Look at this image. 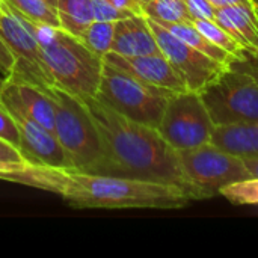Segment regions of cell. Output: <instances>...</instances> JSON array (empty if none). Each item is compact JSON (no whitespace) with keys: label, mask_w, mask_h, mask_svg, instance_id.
<instances>
[{"label":"cell","mask_w":258,"mask_h":258,"mask_svg":"<svg viewBox=\"0 0 258 258\" xmlns=\"http://www.w3.org/2000/svg\"><path fill=\"white\" fill-rule=\"evenodd\" d=\"M255 12H257V20H258V8L257 6H255ZM252 53H257L258 54V36H257V42H255V50H254Z\"/></svg>","instance_id":"31"},{"label":"cell","mask_w":258,"mask_h":258,"mask_svg":"<svg viewBox=\"0 0 258 258\" xmlns=\"http://www.w3.org/2000/svg\"><path fill=\"white\" fill-rule=\"evenodd\" d=\"M2 85H3V77L0 79V89H2Z\"/></svg>","instance_id":"35"},{"label":"cell","mask_w":258,"mask_h":258,"mask_svg":"<svg viewBox=\"0 0 258 258\" xmlns=\"http://www.w3.org/2000/svg\"><path fill=\"white\" fill-rule=\"evenodd\" d=\"M12 65H14L12 54H11V51L8 50V47L5 45V42L0 38V71L3 74V77H6L11 73Z\"/></svg>","instance_id":"27"},{"label":"cell","mask_w":258,"mask_h":258,"mask_svg":"<svg viewBox=\"0 0 258 258\" xmlns=\"http://www.w3.org/2000/svg\"><path fill=\"white\" fill-rule=\"evenodd\" d=\"M92 12H94V20L112 21V23H115L121 18H125L128 15H133L132 12L118 9L109 0H92Z\"/></svg>","instance_id":"23"},{"label":"cell","mask_w":258,"mask_h":258,"mask_svg":"<svg viewBox=\"0 0 258 258\" xmlns=\"http://www.w3.org/2000/svg\"><path fill=\"white\" fill-rule=\"evenodd\" d=\"M200 95L215 122H258V54L234 56Z\"/></svg>","instance_id":"4"},{"label":"cell","mask_w":258,"mask_h":258,"mask_svg":"<svg viewBox=\"0 0 258 258\" xmlns=\"http://www.w3.org/2000/svg\"><path fill=\"white\" fill-rule=\"evenodd\" d=\"M118 9L132 12V14H142V6L136 0H109Z\"/></svg>","instance_id":"28"},{"label":"cell","mask_w":258,"mask_h":258,"mask_svg":"<svg viewBox=\"0 0 258 258\" xmlns=\"http://www.w3.org/2000/svg\"><path fill=\"white\" fill-rule=\"evenodd\" d=\"M0 162H26L20 150L0 138Z\"/></svg>","instance_id":"26"},{"label":"cell","mask_w":258,"mask_h":258,"mask_svg":"<svg viewBox=\"0 0 258 258\" xmlns=\"http://www.w3.org/2000/svg\"><path fill=\"white\" fill-rule=\"evenodd\" d=\"M150 27L156 36L160 51L172 63V67L183 77L189 91H203L209 83H212L225 65L213 60L197 48L190 47L175 35H172L166 27L148 18Z\"/></svg>","instance_id":"10"},{"label":"cell","mask_w":258,"mask_h":258,"mask_svg":"<svg viewBox=\"0 0 258 258\" xmlns=\"http://www.w3.org/2000/svg\"><path fill=\"white\" fill-rule=\"evenodd\" d=\"M0 38L14 59L12 70L6 79L30 83L42 89L54 86L36 35L29 23L5 0L0 2Z\"/></svg>","instance_id":"7"},{"label":"cell","mask_w":258,"mask_h":258,"mask_svg":"<svg viewBox=\"0 0 258 258\" xmlns=\"http://www.w3.org/2000/svg\"><path fill=\"white\" fill-rule=\"evenodd\" d=\"M0 2H2V0H0Z\"/></svg>","instance_id":"36"},{"label":"cell","mask_w":258,"mask_h":258,"mask_svg":"<svg viewBox=\"0 0 258 258\" xmlns=\"http://www.w3.org/2000/svg\"><path fill=\"white\" fill-rule=\"evenodd\" d=\"M243 162H245V166L248 168L251 177H258V156L245 157Z\"/></svg>","instance_id":"29"},{"label":"cell","mask_w":258,"mask_h":258,"mask_svg":"<svg viewBox=\"0 0 258 258\" xmlns=\"http://www.w3.org/2000/svg\"><path fill=\"white\" fill-rule=\"evenodd\" d=\"M0 138L5 139L6 142L15 145L17 148L20 145V136H18L17 125H15L12 116L9 115V112L6 110V107L2 103H0Z\"/></svg>","instance_id":"24"},{"label":"cell","mask_w":258,"mask_h":258,"mask_svg":"<svg viewBox=\"0 0 258 258\" xmlns=\"http://www.w3.org/2000/svg\"><path fill=\"white\" fill-rule=\"evenodd\" d=\"M103 60L148 85L165 88L172 92H181L187 89L183 77L162 51L142 56H121L109 51Z\"/></svg>","instance_id":"12"},{"label":"cell","mask_w":258,"mask_h":258,"mask_svg":"<svg viewBox=\"0 0 258 258\" xmlns=\"http://www.w3.org/2000/svg\"><path fill=\"white\" fill-rule=\"evenodd\" d=\"M210 142L242 159L258 156V122L215 125Z\"/></svg>","instance_id":"15"},{"label":"cell","mask_w":258,"mask_h":258,"mask_svg":"<svg viewBox=\"0 0 258 258\" xmlns=\"http://www.w3.org/2000/svg\"><path fill=\"white\" fill-rule=\"evenodd\" d=\"M50 6H53V8H56V5H57V0H45Z\"/></svg>","instance_id":"32"},{"label":"cell","mask_w":258,"mask_h":258,"mask_svg":"<svg viewBox=\"0 0 258 258\" xmlns=\"http://www.w3.org/2000/svg\"><path fill=\"white\" fill-rule=\"evenodd\" d=\"M47 91L54 110L53 133L65 153L68 168L94 172L103 156L101 142L82 98L57 86H51Z\"/></svg>","instance_id":"5"},{"label":"cell","mask_w":258,"mask_h":258,"mask_svg":"<svg viewBox=\"0 0 258 258\" xmlns=\"http://www.w3.org/2000/svg\"><path fill=\"white\" fill-rule=\"evenodd\" d=\"M251 2H252V3H254V5L258 8V0H251Z\"/></svg>","instance_id":"34"},{"label":"cell","mask_w":258,"mask_h":258,"mask_svg":"<svg viewBox=\"0 0 258 258\" xmlns=\"http://www.w3.org/2000/svg\"><path fill=\"white\" fill-rule=\"evenodd\" d=\"M219 195L234 206L258 204V177H249L246 180L228 184L221 190Z\"/></svg>","instance_id":"22"},{"label":"cell","mask_w":258,"mask_h":258,"mask_svg":"<svg viewBox=\"0 0 258 258\" xmlns=\"http://www.w3.org/2000/svg\"><path fill=\"white\" fill-rule=\"evenodd\" d=\"M186 5L194 20H215L216 8L209 0H186Z\"/></svg>","instance_id":"25"},{"label":"cell","mask_w":258,"mask_h":258,"mask_svg":"<svg viewBox=\"0 0 258 258\" xmlns=\"http://www.w3.org/2000/svg\"><path fill=\"white\" fill-rule=\"evenodd\" d=\"M5 2L15 12H18L20 15H23L26 20L32 23L59 27L56 8L50 6L45 0H5Z\"/></svg>","instance_id":"20"},{"label":"cell","mask_w":258,"mask_h":258,"mask_svg":"<svg viewBox=\"0 0 258 258\" xmlns=\"http://www.w3.org/2000/svg\"><path fill=\"white\" fill-rule=\"evenodd\" d=\"M210 5L213 8H225V6H231V5H237V3H246V2H251V0H209Z\"/></svg>","instance_id":"30"},{"label":"cell","mask_w":258,"mask_h":258,"mask_svg":"<svg viewBox=\"0 0 258 258\" xmlns=\"http://www.w3.org/2000/svg\"><path fill=\"white\" fill-rule=\"evenodd\" d=\"M215 21L224 30H227L243 48L248 51L255 50L258 20L255 5L252 2L218 8L215 12Z\"/></svg>","instance_id":"14"},{"label":"cell","mask_w":258,"mask_h":258,"mask_svg":"<svg viewBox=\"0 0 258 258\" xmlns=\"http://www.w3.org/2000/svg\"><path fill=\"white\" fill-rule=\"evenodd\" d=\"M160 24V23H159ZM163 27H166L172 35H175L177 38H180L181 41H184L186 44H189L190 47L197 48L198 51L204 53L206 56L212 57L213 60L227 65L234 56L227 53L225 50H222L221 47L215 45L212 41H209L195 26L194 23H166L162 24Z\"/></svg>","instance_id":"17"},{"label":"cell","mask_w":258,"mask_h":258,"mask_svg":"<svg viewBox=\"0 0 258 258\" xmlns=\"http://www.w3.org/2000/svg\"><path fill=\"white\" fill-rule=\"evenodd\" d=\"M142 14L160 24L194 21L186 0H150L142 6Z\"/></svg>","instance_id":"18"},{"label":"cell","mask_w":258,"mask_h":258,"mask_svg":"<svg viewBox=\"0 0 258 258\" xmlns=\"http://www.w3.org/2000/svg\"><path fill=\"white\" fill-rule=\"evenodd\" d=\"M26 21L36 35L54 86L79 98L95 97L101 82L103 59L60 27Z\"/></svg>","instance_id":"3"},{"label":"cell","mask_w":258,"mask_h":258,"mask_svg":"<svg viewBox=\"0 0 258 258\" xmlns=\"http://www.w3.org/2000/svg\"><path fill=\"white\" fill-rule=\"evenodd\" d=\"M56 12L59 27L77 38L94 21L92 0H57Z\"/></svg>","instance_id":"16"},{"label":"cell","mask_w":258,"mask_h":258,"mask_svg":"<svg viewBox=\"0 0 258 258\" xmlns=\"http://www.w3.org/2000/svg\"><path fill=\"white\" fill-rule=\"evenodd\" d=\"M101 142V160L91 174L127 177L172 184L200 201L186 177L178 153L157 128L132 121L97 97L82 98Z\"/></svg>","instance_id":"1"},{"label":"cell","mask_w":258,"mask_h":258,"mask_svg":"<svg viewBox=\"0 0 258 258\" xmlns=\"http://www.w3.org/2000/svg\"><path fill=\"white\" fill-rule=\"evenodd\" d=\"M177 153L200 201L215 198L225 186L251 177L242 157L233 156L212 142Z\"/></svg>","instance_id":"8"},{"label":"cell","mask_w":258,"mask_h":258,"mask_svg":"<svg viewBox=\"0 0 258 258\" xmlns=\"http://www.w3.org/2000/svg\"><path fill=\"white\" fill-rule=\"evenodd\" d=\"M0 103L6 107L17 125L20 136L18 150L27 163L68 168L65 153L51 130L27 116L12 100L0 95Z\"/></svg>","instance_id":"11"},{"label":"cell","mask_w":258,"mask_h":258,"mask_svg":"<svg viewBox=\"0 0 258 258\" xmlns=\"http://www.w3.org/2000/svg\"><path fill=\"white\" fill-rule=\"evenodd\" d=\"M115 23L112 21H100L94 20L88 24V27L82 32L79 39L98 57H104L112 47Z\"/></svg>","instance_id":"19"},{"label":"cell","mask_w":258,"mask_h":258,"mask_svg":"<svg viewBox=\"0 0 258 258\" xmlns=\"http://www.w3.org/2000/svg\"><path fill=\"white\" fill-rule=\"evenodd\" d=\"M110 51L121 56L160 53L148 18L144 14H133L115 21Z\"/></svg>","instance_id":"13"},{"label":"cell","mask_w":258,"mask_h":258,"mask_svg":"<svg viewBox=\"0 0 258 258\" xmlns=\"http://www.w3.org/2000/svg\"><path fill=\"white\" fill-rule=\"evenodd\" d=\"M215 122L197 91L174 92L157 125L162 138L175 150L184 151L209 144Z\"/></svg>","instance_id":"9"},{"label":"cell","mask_w":258,"mask_h":258,"mask_svg":"<svg viewBox=\"0 0 258 258\" xmlns=\"http://www.w3.org/2000/svg\"><path fill=\"white\" fill-rule=\"evenodd\" d=\"M194 26L215 45L221 47L233 56H240L246 48H243L227 30H224L215 20H194Z\"/></svg>","instance_id":"21"},{"label":"cell","mask_w":258,"mask_h":258,"mask_svg":"<svg viewBox=\"0 0 258 258\" xmlns=\"http://www.w3.org/2000/svg\"><path fill=\"white\" fill-rule=\"evenodd\" d=\"M136 2H138V3H139L141 6H144V5H145V3H148L150 0H136Z\"/></svg>","instance_id":"33"},{"label":"cell","mask_w":258,"mask_h":258,"mask_svg":"<svg viewBox=\"0 0 258 258\" xmlns=\"http://www.w3.org/2000/svg\"><path fill=\"white\" fill-rule=\"evenodd\" d=\"M172 91L148 85L103 60L97 98L125 118L157 128Z\"/></svg>","instance_id":"6"},{"label":"cell","mask_w":258,"mask_h":258,"mask_svg":"<svg viewBox=\"0 0 258 258\" xmlns=\"http://www.w3.org/2000/svg\"><path fill=\"white\" fill-rule=\"evenodd\" d=\"M9 181L57 194L74 209L177 210L192 201L172 184L32 163Z\"/></svg>","instance_id":"2"}]
</instances>
